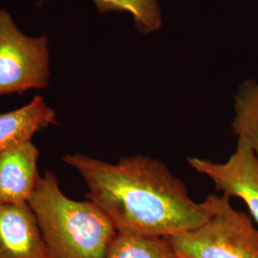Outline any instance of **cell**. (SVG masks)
I'll return each instance as SVG.
<instances>
[{
  "label": "cell",
  "instance_id": "obj_11",
  "mask_svg": "<svg viewBox=\"0 0 258 258\" xmlns=\"http://www.w3.org/2000/svg\"><path fill=\"white\" fill-rule=\"evenodd\" d=\"M49 0H41L44 3ZM100 14L126 12L134 19L136 29L142 34H150L162 26V14L158 0H91Z\"/></svg>",
  "mask_w": 258,
  "mask_h": 258
},
{
  "label": "cell",
  "instance_id": "obj_4",
  "mask_svg": "<svg viewBox=\"0 0 258 258\" xmlns=\"http://www.w3.org/2000/svg\"><path fill=\"white\" fill-rule=\"evenodd\" d=\"M48 37L24 35L0 10V97L44 89L50 80Z\"/></svg>",
  "mask_w": 258,
  "mask_h": 258
},
{
  "label": "cell",
  "instance_id": "obj_8",
  "mask_svg": "<svg viewBox=\"0 0 258 258\" xmlns=\"http://www.w3.org/2000/svg\"><path fill=\"white\" fill-rule=\"evenodd\" d=\"M56 115L41 96L26 105L0 114V150L32 141L37 131L56 124Z\"/></svg>",
  "mask_w": 258,
  "mask_h": 258
},
{
  "label": "cell",
  "instance_id": "obj_1",
  "mask_svg": "<svg viewBox=\"0 0 258 258\" xmlns=\"http://www.w3.org/2000/svg\"><path fill=\"white\" fill-rule=\"evenodd\" d=\"M62 159L83 178L87 200L118 231L171 237L199 228L212 215L207 202H195L184 182L158 159L138 154L111 164L82 153Z\"/></svg>",
  "mask_w": 258,
  "mask_h": 258
},
{
  "label": "cell",
  "instance_id": "obj_10",
  "mask_svg": "<svg viewBox=\"0 0 258 258\" xmlns=\"http://www.w3.org/2000/svg\"><path fill=\"white\" fill-rule=\"evenodd\" d=\"M105 258H177L168 237L118 231Z\"/></svg>",
  "mask_w": 258,
  "mask_h": 258
},
{
  "label": "cell",
  "instance_id": "obj_5",
  "mask_svg": "<svg viewBox=\"0 0 258 258\" xmlns=\"http://www.w3.org/2000/svg\"><path fill=\"white\" fill-rule=\"evenodd\" d=\"M190 167L211 179L218 191L243 200L258 225V163L249 145L237 138L234 152L225 163L189 157Z\"/></svg>",
  "mask_w": 258,
  "mask_h": 258
},
{
  "label": "cell",
  "instance_id": "obj_7",
  "mask_svg": "<svg viewBox=\"0 0 258 258\" xmlns=\"http://www.w3.org/2000/svg\"><path fill=\"white\" fill-rule=\"evenodd\" d=\"M38 158L32 141L0 150V204L28 203L40 175Z\"/></svg>",
  "mask_w": 258,
  "mask_h": 258
},
{
  "label": "cell",
  "instance_id": "obj_9",
  "mask_svg": "<svg viewBox=\"0 0 258 258\" xmlns=\"http://www.w3.org/2000/svg\"><path fill=\"white\" fill-rule=\"evenodd\" d=\"M232 133L244 140L252 150L258 163V83L246 80L234 95Z\"/></svg>",
  "mask_w": 258,
  "mask_h": 258
},
{
  "label": "cell",
  "instance_id": "obj_3",
  "mask_svg": "<svg viewBox=\"0 0 258 258\" xmlns=\"http://www.w3.org/2000/svg\"><path fill=\"white\" fill-rule=\"evenodd\" d=\"M210 219L194 231L168 237L177 258H258V229L235 210L228 195L210 194Z\"/></svg>",
  "mask_w": 258,
  "mask_h": 258
},
{
  "label": "cell",
  "instance_id": "obj_6",
  "mask_svg": "<svg viewBox=\"0 0 258 258\" xmlns=\"http://www.w3.org/2000/svg\"><path fill=\"white\" fill-rule=\"evenodd\" d=\"M0 258H45L37 216L29 204H0Z\"/></svg>",
  "mask_w": 258,
  "mask_h": 258
},
{
  "label": "cell",
  "instance_id": "obj_2",
  "mask_svg": "<svg viewBox=\"0 0 258 258\" xmlns=\"http://www.w3.org/2000/svg\"><path fill=\"white\" fill-rule=\"evenodd\" d=\"M28 204L37 216L45 258H105L118 233L93 202L67 197L48 169L38 177Z\"/></svg>",
  "mask_w": 258,
  "mask_h": 258
}]
</instances>
